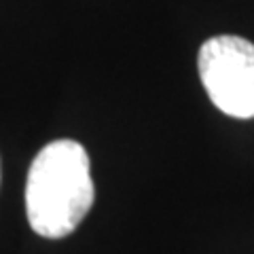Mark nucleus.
<instances>
[{"instance_id": "nucleus-1", "label": "nucleus", "mask_w": 254, "mask_h": 254, "mask_svg": "<svg viewBox=\"0 0 254 254\" xmlns=\"http://www.w3.org/2000/svg\"><path fill=\"white\" fill-rule=\"evenodd\" d=\"M89 155L74 140L43 146L26 180V214L34 233L58 240L81 225L93 205Z\"/></svg>"}, {"instance_id": "nucleus-2", "label": "nucleus", "mask_w": 254, "mask_h": 254, "mask_svg": "<svg viewBox=\"0 0 254 254\" xmlns=\"http://www.w3.org/2000/svg\"><path fill=\"white\" fill-rule=\"evenodd\" d=\"M199 76L212 104L229 117H254V45L242 36L220 34L199 51Z\"/></svg>"}]
</instances>
